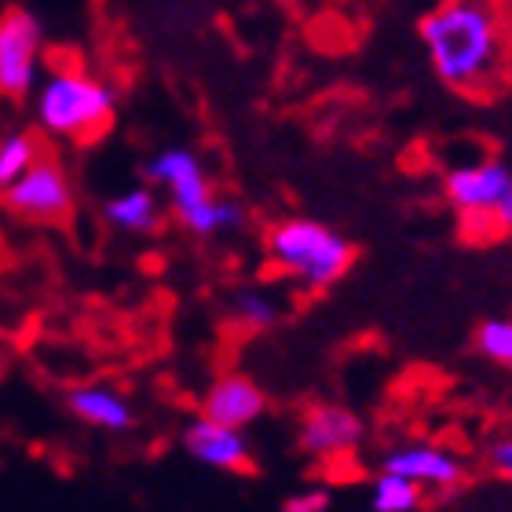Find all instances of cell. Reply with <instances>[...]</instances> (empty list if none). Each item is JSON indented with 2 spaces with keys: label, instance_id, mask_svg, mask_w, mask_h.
Instances as JSON below:
<instances>
[{
  "label": "cell",
  "instance_id": "ffe728a7",
  "mask_svg": "<svg viewBox=\"0 0 512 512\" xmlns=\"http://www.w3.org/2000/svg\"><path fill=\"white\" fill-rule=\"evenodd\" d=\"M491 469L502 476V480H512V436L498 439L491 447Z\"/></svg>",
  "mask_w": 512,
  "mask_h": 512
},
{
  "label": "cell",
  "instance_id": "3957f363",
  "mask_svg": "<svg viewBox=\"0 0 512 512\" xmlns=\"http://www.w3.org/2000/svg\"><path fill=\"white\" fill-rule=\"evenodd\" d=\"M267 256L278 271H286L304 289H326L348 275L355 249L341 231H333L319 220L293 216V220L271 227Z\"/></svg>",
  "mask_w": 512,
  "mask_h": 512
},
{
  "label": "cell",
  "instance_id": "52a82bcc",
  "mask_svg": "<svg viewBox=\"0 0 512 512\" xmlns=\"http://www.w3.org/2000/svg\"><path fill=\"white\" fill-rule=\"evenodd\" d=\"M363 417L344 406H311L297 428V443L311 458H344L363 443Z\"/></svg>",
  "mask_w": 512,
  "mask_h": 512
},
{
  "label": "cell",
  "instance_id": "ac0fdd59",
  "mask_svg": "<svg viewBox=\"0 0 512 512\" xmlns=\"http://www.w3.org/2000/svg\"><path fill=\"white\" fill-rule=\"evenodd\" d=\"M480 352L498 366H512V319H487L476 333Z\"/></svg>",
  "mask_w": 512,
  "mask_h": 512
},
{
  "label": "cell",
  "instance_id": "8fae6325",
  "mask_svg": "<svg viewBox=\"0 0 512 512\" xmlns=\"http://www.w3.org/2000/svg\"><path fill=\"white\" fill-rule=\"evenodd\" d=\"M267 410V399H264V388H256V381L249 377H238V374H227L205 392V403H202V414L220 421V425H231V428H246L253 425L256 417H264Z\"/></svg>",
  "mask_w": 512,
  "mask_h": 512
},
{
  "label": "cell",
  "instance_id": "9a60e30c",
  "mask_svg": "<svg viewBox=\"0 0 512 512\" xmlns=\"http://www.w3.org/2000/svg\"><path fill=\"white\" fill-rule=\"evenodd\" d=\"M425 487H417L414 480H406L399 472H384L370 487V509L374 512H414L421 509Z\"/></svg>",
  "mask_w": 512,
  "mask_h": 512
},
{
  "label": "cell",
  "instance_id": "8992f818",
  "mask_svg": "<svg viewBox=\"0 0 512 512\" xmlns=\"http://www.w3.org/2000/svg\"><path fill=\"white\" fill-rule=\"evenodd\" d=\"M4 202L22 220L59 224L74 213V183L66 169L52 158H37L19 180L4 187Z\"/></svg>",
  "mask_w": 512,
  "mask_h": 512
},
{
  "label": "cell",
  "instance_id": "9c48e42d",
  "mask_svg": "<svg viewBox=\"0 0 512 512\" xmlns=\"http://www.w3.org/2000/svg\"><path fill=\"white\" fill-rule=\"evenodd\" d=\"M384 472H399L406 480H414L417 487H432V491H450L465 483V465L443 447H428V443H414V447H395L392 454H384L381 461Z\"/></svg>",
  "mask_w": 512,
  "mask_h": 512
},
{
  "label": "cell",
  "instance_id": "44dd1931",
  "mask_svg": "<svg viewBox=\"0 0 512 512\" xmlns=\"http://www.w3.org/2000/svg\"><path fill=\"white\" fill-rule=\"evenodd\" d=\"M278 4H286V8H300L304 0H278Z\"/></svg>",
  "mask_w": 512,
  "mask_h": 512
},
{
  "label": "cell",
  "instance_id": "5bb4252c",
  "mask_svg": "<svg viewBox=\"0 0 512 512\" xmlns=\"http://www.w3.org/2000/svg\"><path fill=\"white\" fill-rule=\"evenodd\" d=\"M103 220L125 235H150L161 224V202L150 187H132L103 205Z\"/></svg>",
  "mask_w": 512,
  "mask_h": 512
},
{
  "label": "cell",
  "instance_id": "7a4b0ae2",
  "mask_svg": "<svg viewBox=\"0 0 512 512\" xmlns=\"http://www.w3.org/2000/svg\"><path fill=\"white\" fill-rule=\"evenodd\" d=\"M118 114V92L81 66H55L33 88V118L41 132L70 143H92L110 132Z\"/></svg>",
  "mask_w": 512,
  "mask_h": 512
},
{
  "label": "cell",
  "instance_id": "ba28073f",
  "mask_svg": "<svg viewBox=\"0 0 512 512\" xmlns=\"http://www.w3.org/2000/svg\"><path fill=\"white\" fill-rule=\"evenodd\" d=\"M183 450H187L194 461L209 465V469L246 472L249 465H253V450H249L246 428L220 425V421H213V417H205V414L183 428Z\"/></svg>",
  "mask_w": 512,
  "mask_h": 512
},
{
  "label": "cell",
  "instance_id": "7c38bea8",
  "mask_svg": "<svg viewBox=\"0 0 512 512\" xmlns=\"http://www.w3.org/2000/svg\"><path fill=\"white\" fill-rule=\"evenodd\" d=\"M70 410H74L77 421H85V425H92V428H103V432H125V428L136 425L132 403H128L121 392H114V388H103V384L74 388V392H70Z\"/></svg>",
  "mask_w": 512,
  "mask_h": 512
},
{
  "label": "cell",
  "instance_id": "e0dca14e",
  "mask_svg": "<svg viewBox=\"0 0 512 512\" xmlns=\"http://www.w3.org/2000/svg\"><path fill=\"white\" fill-rule=\"evenodd\" d=\"M37 158H41V147L30 132H4L0 136V191L19 180Z\"/></svg>",
  "mask_w": 512,
  "mask_h": 512
},
{
  "label": "cell",
  "instance_id": "d6986e66",
  "mask_svg": "<svg viewBox=\"0 0 512 512\" xmlns=\"http://www.w3.org/2000/svg\"><path fill=\"white\" fill-rule=\"evenodd\" d=\"M333 505V494L322 491V487H311V491H300V494H289L282 509L286 512H326Z\"/></svg>",
  "mask_w": 512,
  "mask_h": 512
},
{
  "label": "cell",
  "instance_id": "277c9868",
  "mask_svg": "<svg viewBox=\"0 0 512 512\" xmlns=\"http://www.w3.org/2000/svg\"><path fill=\"white\" fill-rule=\"evenodd\" d=\"M447 198L465 216V224L480 235H505L512 231V169L505 161H476L447 172Z\"/></svg>",
  "mask_w": 512,
  "mask_h": 512
},
{
  "label": "cell",
  "instance_id": "5b68a950",
  "mask_svg": "<svg viewBox=\"0 0 512 512\" xmlns=\"http://www.w3.org/2000/svg\"><path fill=\"white\" fill-rule=\"evenodd\" d=\"M44 30L26 8H8L0 15V99L22 103L41 81Z\"/></svg>",
  "mask_w": 512,
  "mask_h": 512
},
{
  "label": "cell",
  "instance_id": "2e32d148",
  "mask_svg": "<svg viewBox=\"0 0 512 512\" xmlns=\"http://www.w3.org/2000/svg\"><path fill=\"white\" fill-rule=\"evenodd\" d=\"M231 315H235L238 326H246L253 333H264L282 322L278 300L271 293H264V289H238L235 300H231Z\"/></svg>",
  "mask_w": 512,
  "mask_h": 512
},
{
  "label": "cell",
  "instance_id": "30bf717a",
  "mask_svg": "<svg viewBox=\"0 0 512 512\" xmlns=\"http://www.w3.org/2000/svg\"><path fill=\"white\" fill-rule=\"evenodd\" d=\"M147 183H158L161 191H169L172 198V209H183V205L198 202L202 194H209L213 187H209V176H205L202 161H198V154L187 147H169L161 150V154H154V158L147 161Z\"/></svg>",
  "mask_w": 512,
  "mask_h": 512
},
{
  "label": "cell",
  "instance_id": "6da1fadb",
  "mask_svg": "<svg viewBox=\"0 0 512 512\" xmlns=\"http://www.w3.org/2000/svg\"><path fill=\"white\" fill-rule=\"evenodd\" d=\"M421 44L443 85L465 96L494 92L505 70V19L494 0H443L421 22Z\"/></svg>",
  "mask_w": 512,
  "mask_h": 512
},
{
  "label": "cell",
  "instance_id": "4fadbf2b",
  "mask_svg": "<svg viewBox=\"0 0 512 512\" xmlns=\"http://www.w3.org/2000/svg\"><path fill=\"white\" fill-rule=\"evenodd\" d=\"M176 220H180L191 235L198 238H213V235H227V231H238L246 224V209L231 198H220V194H202L198 202L183 205V209H172Z\"/></svg>",
  "mask_w": 512,
  "mask_h": 512
}]
</instances>
